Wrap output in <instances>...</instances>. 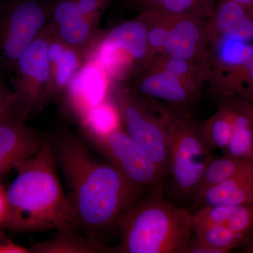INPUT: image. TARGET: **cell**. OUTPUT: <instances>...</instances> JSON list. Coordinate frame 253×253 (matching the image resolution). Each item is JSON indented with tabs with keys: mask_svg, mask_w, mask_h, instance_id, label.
Returning a JSON list of instances; mask_svg holds the SVG:
<instances>
[{
	"mask_svg": "<svg viewBox=\"0 0 253 253\" xmlns=\"http://www.w3.org/2000/svg\"><path fill=\"white\" fill-rule=\"evenodd\" d=\"M49 136L58 169L68 186L75 225L106 246V236L116 231L123 214L144 191L74 134L59 131Z\"/></svg>",
	"mask_w": 253,
	"mask_h": 253,
	"instance_id": "6da1fadb",
	"label": "cell"
},
{
	"mask_svg": "<svg viewBox=\"0 0 253 253\" xmlns=\"http://www.w3.org/2000/svg\"><path fill=\"white\" fill-rule=\"evenodd\" d=\"M15 169L16 177L6 188L9 214L4 229L41 232L75 224L49 134L39 151Z\"/></svg>",
	"mask_w": 253,
	"mask_h": 253,
	"instance_id": "7a4b0ae2",
	"label": "cell"
},
{
	"mask_svg": "<svg viewBox=\"0 0 253 253\" xmlns=\"http://www.w3.org/2000/svg\"><path fill=\"white\" fill-rule=\"evenodd\" d=\"M112 253H186L194 235L193 213L163 194V184L141 196L118 221Z\"/></svg>",
	"mask_w": 253,
	"mask_h": 253,
	"instance_id": "3957f363",
	"label": "cell"
},
{
	"mask_svg": "<svg viewBox=\"0 0 253 253\" xmlns=\"http://www.w3.org/2000/svg\"><path fill=\"white\" fill-rule=\"evenodd\" d=\"M209 75L208 65L161 54L135 76L116 83L146 104L188 116L201 99Z\"/></svg>",
	"mask_w": 253,
	"mask_h": 253,
	"instance_id": "277c9868",
	"label": "cell"
},
{
	"mask_svg": "<svg viewBox=\"0 0 253 253\" xmlns=\"http://www.w3.org/2000/svg\"><path fill=\"white\" fill-rule=\"evenodd\" d=\"M217 157L205 139L201 125L189 116H174L169 124V168L176 194L192 203L206 169Z\"/></svg>",
	"mask_w": 253,
	"mask_h": 253,
	"instance_id": "5b68a950",
	"label": "cell"
},
{
	"mask_svg": "<svg viewBox=\"0 0 253 253\" xmlns=\"http://www.w3.org/2000/svg\"><path fill=\"white\" fill-rule=\"evenodd\" d=\"M113 96L121 126L165 177L169 168V124L174 116L151 106L113 83Z\"/></svg>",
	"mask_w": 253,
	"mask_h": 253,
	"instance_id": "8992f818",
	"label": "cell"
},
{
	"mask_svg": "<svg viewBox=\"0 0 253 253\" xmlns=\"http://www.w3.org/2000/svg\"><path fill=\"white\" fill-rule=\"evenodd\" d=\"M54 0H0V75L10 83L18 60L51 21Z\"/></svg>",
	"mask_w": 253,
	"mask_h": 253,
	"instance_id": "52a82bcc",
	"label": "cell"
},
{
	"mask_svg": "<svg viewBox=\"0 0 253 253\" xmlns=\"http://www.w3.org/2000/svg\"><path fill=\"white\" fill-rule=\"evenodd\" d=\"M81 131L88 146L141 191L146 193L163 184L166 177L122 126L104 131L85 120Z\"/></svg>",
	"mask_w": 253,
	"mask_h": 253,
	"instance_id": "ba28073f",
	"label": "cell"
},
{
	"mask_svg": "<svg viewBox=\"0 0 253 253\" xmlns=\"http://www.w3.org/2000/svg\"><path fill=\"white\" fill-rule=\"evenodd\" d=\"M52 30L49 22L18 60L10 80L18 115L25 121L55 101L52 72L47 55Z\"/></svg>",
	"mask_w": 253,
	"mask_h": 253,
	"instance_id": "9c48e42d",
	"label": "cell"
},
{
	"mask_svg": "<svg viewBox=\"0 0 253 253\" xmlns=\"http://www.w3.org/2000/svg\"><path fill=\"white\" fill-rule=\"evenodd\" d=\"M93 55L113 83L126 81L146 67L154 57L141 15L103 31Z\"/></svg>",
	"mask_w": 253,
	"mask_h": 253,
	"instance_id": "30bf717a",
	"label": "cell"
},
{
	"mask_svg": "<svg viewBox=\"0 0 253 253\" xmlns=\"http://www.w3.org/2000/svg\"><path fill=\"white\" fill-rule=\"evenodd\" d=\"M209 33V79L223 100L239 98L253 103V44Z\"/></svg>",
	"mask_w": 253,
	"mask_h": 253,
	"instance_id": "8fae6325",
	"label": "cell"
},
{
	"mask_svg": "<svg viewBox=\"0 0 253 253\" xmlns=\"http://www.w3.org/2000/svg\"><path fill=\"white\" fill-rule=\"evenodd\" d=\"M208 19L201 16H174L162 54L209 66Z\"/></svg>",
	"mask_w": 253,
	"mask_h": 253,
	"instance_id": "7c38bea8",
	"label": "cell"
},
{
	"mask_svg": "<svg viewBox=\"0 0 253 253\" xmlns=\"http://www.w3.org/2000/svg\"><path fill=\"white\" fill-rule=\"evenodd\" d=\"M46 134L26 124L20 116L0 121V181L11 169L41 149Z\"/></svg>",
	"mask_w": 253,
	"mask_h": 253,
	"instance_id": "4fadbf2b",
	"label": "cell"
},
{
	"mask_svg": "<svg viewBox=\"0 0 253 253\" xmlns=\"http://www.w3.org/2000/svg\"><path fill=\"white\" fill-rule=\"evenodd\" d=\"M208 25V31L213 34L253 44V6L218 0Z\"/></svg>",
	"mask_w": 253,
	"mask_h": 253,
	"instance_id": "5bb4252c",
	"label": "cell"
},
{
	"mask_svg": "<svg viewBox=\"0 0 253 253\" xmlns=\"http://www.w3.org/2000/svg\"><path fill=\"white\" fill-rule=\"evenodd\" d=\"M253 169L199 193L191 203V212L208 206L253 204Z\"/></svg>",
	"mask_w": 253,
	"mask_h": 253,
	"instance_id": "9a60e30c",
	"label": "cell"
},
{
	"mask_svg": "<svg viewBox=\"0 0 253 253\" xmlns=\"http://www.w3.org/2000/svg\"><path fill=\"white\" fill-rule=\"evenodd\" d=\"M52 29L48 43L47 55L51 63L56 100L68 91L88 59L81 51L58 39L53 27Z\"/></svg>",
	"mask_w": 253,
	"mask_h": 253,
	"instance_id": "2e32d148",
	"label": "cell"
},
{
	"mask_svg": "<svg viewBox=\"0 0 253 253\" xmlns=\"http://www.w3.org/2000/svg\"><path fill=\"white\" fill-rule=\"evenodd\" d=\"M193 225H214L249 237L253 231V204L208 206L193 212Z\"/></svg>",
	"mask_w": 253,
	"mask_h": 253,
	"instance_id": "e0dca14e",
	"label": "cell"
},
{
	"mask_svg": "<svg viewBox=\"0 0 253 253\" xmlns=\"http://www.w3.org/2000/svg\"><path fill=\"white\" fill-rule=\"evenodd\" d=\"M31 253H103L109 248L89 239L75 224L56 229L49 239L35 243L29 247Z\"/></svg>",
	"mask_w": 253,
	"mask_h": 253,
	"instance_id": "ac0fdd59",
	"label": "cell"
},
{
	"mask_svg": "<svg viewBox=\"0 0 253 253\" xmlns=\"http://www.w3.org/2000/svg\"><path fill=\"white\" fill-rule=\"evenodd\" d=\"M101 17L82 16L52 26L55 36L66 45L78 50L89 59L103 31L99 23Z\"/></svg>",
	"mask_w": 253,
	"mask_h": 253,
	"instance_id": "d6986e66",
	"label": "cell"
},
{
	"mask_svg": "<svg viewBox=\"0 0 253 253\" xmlns=\"http://www.w3.org/2000/svg\"><path fill=\"white\" fill-rule=\"evenodd\" d=\"M139 12L161 13L172 16H195L209 18L218 0H123Z\"/></svg>",
	"mask_w": 253,
	"mask_h": 253,
	"instance_id": "ffe728a7",
	"label": "cell"
},
{
	"mask_svg": "<svg viewBox=\"0 0 253 253\" xmlns=\"http://www.w3.org/2000/svg\"><path fill=\"white\" fill-rule=\"evenodd\" d=\"M234 129L233 109L227 100H223L216 112L201 125L205 139L212 149L225 150L229 144Z\"/></svg>",
	"mask_w": 253,
	"mask_h": 253,
	"instance_id": "44dd1931",
	"label": "cell"
},
{
	"mask_svg": "<svg viewBox=\"0 0 253 253\" xmlns=\"http://www.w3.org/2000/svg\"><path fill=\"white\" fill-rule=\"evenodd\" d=\"M114 1L115 0H54L50 23L52 26H56L68 20L82 16L101 17L103 13Z\"/></svg>",
	"mask_w": 253,
	"mask_h": 253,
	"instance_id": "7402d4cb",
	"label": "cell"
},
{
	"mask_svg": "<svg viewBox=\"0 0 253 253\" xmlns=\"http://www.w3.org/2000/svg\"><path fill=\"white\" fill-rule=\"evenodd\" d=\"M227 100L233 109L234 129L229 144L223 156L253 159V126L251 120L230 99Z\"/></svg>",
	"mask_w": 253,
	"mask_h": 253,
	"instance_id": "603a6c76",
	"label": "cell"
},
{
	"mask_svg": "<svg viewBox=\"0 0 253 253\" xmlns=\"http://www.w3.org/2000/svg\"><path fill=\"white\" fill-rule=\"evenodd\" d=\"M251 169H253V159L217 156L206 169L198 194L210 186L228 180Z\"/></svg>",
	"mask_w": 253,
	"mask_h": 253,
	"instance_id": "cb8c5ba5",
	"label": "cell"
},
{
	"mask_svg": "<svg viewBox=\"0 0 253 253\" xmlns=\"http://www.w3.org/2000/svg\"><path fill=\"white\" fill-rule=\"evenodd\" d=\"M194 236L200 242L214 250L217 253H226L239 249L248 237L214 225H193Z\"/></svg>",
	"mask_w": 253,
	"mask_h": 253,
	"instance_id": "d4e9b609",
	"label": "cell"
},
{
	"mask_svg": "<svg viewBox=\"0 0 253 253\" xmlns=\"http://www.w3.org/2000/svg\"><path fill=\"white\" fill-rule=\"evenodd\" d=\"M14 115L20 116L14 91L9 82L0 75V121Z\"/></svg>",
	"mask_w": 253,
	"mask_h": 253,
	"instance_id": "484cf974",
	"label": "cell"
},
{
	"mask_svg": "<svg viewBox=\"0 0 253 253\" xmlns=\"http://www.w3.org/2000/svg\"><path fill=\"white\" fill-rule=\"evenodd\" d=\"M9 214L6 188L0 181V229H4V226L9 219Z\"/></svg>",
	"mask_w": 253,
	"mask_h": 253,
	"instance_id": "4316f807",
	"label": "cell"
},
{
	"mask_svg": "<svg viewBox=\"0 0 253 253\" xmlns=\"http://www.w3.org/2000/svg\"><path fill=\"white\" fill-rule=\"evenodd\" d=\"M0 253H31L29 248L15 244L12 240L0 238Z\"/></svg>",
	"mask_w": 253,
	"mask_h": 253,
	"instance_id": "83f0119b",
	"label": "cell"
},
{
	"mask_svg": "<svg viewBox=\"0 0 253 253\" xmlns=\"http://www.w3.org/2000/svg\"><path fill=\"white\" fill-rule=\"evenodd\" d=\"M230 99L236 107L239 108L249 118L253 126V103L239 98H231Z\"/></svg>",
	"mask_w": 253,
	"mask_h": 253,
	"instance_id": "f1b7e54d",
	"label": "cell"
},
{
	"mask_svg": "<svg viewBox=\"0 0 253 253\" xmlns=\"http://www.w3.org/2000/svg\"><path fill=\"white\" fill-rule=\"evenodd\" d=\"M239 252L243 253H253V231L244 244L239 248Z\"/></svg>",
	"mask_w": 253,
	"mask_h": 253,
	"instance_id": "f546056e",
	"label": "cell"
},
{
	"mask_svg": "<svg viewBox=\"0 0 253 253\" xmlns=\"http://www.w3.org/2000/svg\"><path fill=\"white\" fill-rule=\"evenodd\" d=\"M234 2L246 6V7H252L253 6V0H231Z\"/></svg>",
	"mask_w": 253,
	"mask_h": 253,
	"instance_id": "4dcf8cb0",
	"label": "cell"
},
{
	"mask_svg": "<svg viewBox=\"0 0 253 253\" xmlns=\"http://www.w3.org/2000/svg\"><path fill=\"white\" fill-rule=\"evenodd\" d=\"M1 229H0V231H1ZM0 234H1V232H0ZM0 235H1V234H0ZM0 237H1V236H0Z\"/></svg>",
	"mask_w": 253,
	"mask_h": 253,
	"instance_id": "1f68e13d",
	"label": "cell"
}]
</instances>
